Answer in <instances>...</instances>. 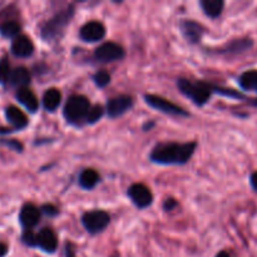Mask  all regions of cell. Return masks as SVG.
<instances>
[{"instance_id":"6da1fadb","label":"cell","mask_w":257,"mask_h":257,"mask_svg":"<svg viewBox=\"0 0 257 257\" xmlns=\"http://www.w3.org/2000/svg\"><path fill=\"white\" fill-rule=\"evenodd\" d=\"M196 148L197 142H162L153 147L150 153V160L157 165H186L193 156Z\"/></svg>"},{"instance_id":"7a4b0ae2","label":"cell","mask_w":257,"mask_h":257,"mask_svg":"<svg viewBox=\"0 0 257 257\" xmlns=\"http://www.w3.org/2000/svg\"><path fill=\"white\" fill-rule=\"evenodd\" d=\"M177 87L183 95L192 100L196 105L202 107L210 100L211 95L216 93L217 85L202 80H191L180 78L177 80Z\"/></svg>"},{"instance_id":"3957f363","label":"cell","mask_w":257,"mask_h":257,"mask_svg":"<svg viewBox=\"0 0 257 257\" xmlns=\"http://www.w3.org/2000/svg\"><path fill=\"white\" fill-rule=\"evenodd\" d=\"M74 12L75 8L72 4L55 13L50 19H48L47 22L40 25V37L45 42H53V40L62 37L64 29L69 25L70 20L74 17Z\"/></svg>"},{"instance_id":"277c9868","label":"cell","mask_w":257,"mask_h":257,"mask_svg":"<svg viewBox=\"0 0 257 257\" xmlns=\"http://www.w3.org/2000/svg\"><path fill=\"white\" fill-rule=\"evenodd\" d=\"M89 108L90 102L85 95L74 94L68 98L63 114L68 123L73 125H79L82 122H85Z\"/></svg>"},{"instance_id":"5b68a950","label":"cell","mask_w":257,"mask_h":257,"mask_svg":"<svg viewBox=\"0 0 257 257\" xmlns=\"http://www.w3.org/2000/svg\"><path fill=\"white\" fill-rule=\"evenodd\" d=\"M110 222L109 213L103 210H92L82 216V223L85 230L92 235L99 233L107 228Z\"/></svg>"},{"instance_id":"8992f818","label":"cell","mask_w":257,"mask_h":257,"mask_svg":"<svg viewBox=\"0 0 257 257\" xmlns=\"http://www.w3.org/2000/svg\"><path fill=\"white\" fill-rule=\"evenodd\" d=\"M145 100L150 107L155 108V109L160 110V112L165 113V114L176 115V117H188L187 110L183 109L176 103L171 102L170 99L161 97L157 94H145Z\"/></svg>"},{"instance_id":"52a82bcc","label":"cell","mask_w":257,"mask_h":257,"mask_svg":"<svg viewBox=\"0 0 257 257\" xmlns=\"http://www.w3.org/2000/svg\"><path fill=\"white\" fill-rule=\"evenodd\" d=\"M124 55L125 52L124 49H123L122 45L113 42L103 43V44H100L94 52L95 59H97L98 62L102 63L118 62V60L123 59Z\"/></svg>"},{"instance_id":"ba28073f","label":"cell","mask_w":257,"mask_h":257,"mask_svg":"<svg viewBox=\"0 0 257 257\" xmlns=\"http://www.w3.org/2000/svg\"><path fill=\"white\" fill-rule=\"evenodd\" d=\"M128 197L131 198L136 207L141 208H147L152 205L153 202V195L151 192L150 188L143 183H135L131 186L127 191Z\"/></svg>"},{"instance_id":"9c48e42d","label":"cell","mask_w":257,"mask_h":257,"mask_svg":"<svg viewBox=\"0 0 257 257\" xmlns=\"http://www.w3.org/2000/svg\"><path fill=\"white\" fill-rule=\"evenodd\" d=\"M133 104H135L133 97L127 94H120L108 100L105 112L110 118H118L127 113L133 107Z\"/></svg>"},{"instance_id":"30bf717a","label":"cell","mask_w":257,"mask_h":257,"mask_svg":"<svg viewBox=\"0 0 257 257\" xmlns=\"http://www.w3.org/2000/svg\"><path fill=\"white\" fill-rule=\"evenodd\" d=\"M180 29L185 39L190 44H198L205 33V28L200 23L192 19H182L180 22Z\"/></svg>"},{"instance_id":"8fae6325","label":"cell","mask_w":257,"mask_h":257,"mask_svg":"<svg viewBox=\"0 0 257 257\" xmlns=\"http://www.w3.org/2000/svg\"><path fill=\"white\" fill-rule=\"evenodd\" d=\"M79 37L80 39L88 43L99 42L105 37V27L97 20L88 22L80 28Z\"/></svg>"},{"instance_id":"7c38bea8","label":"cell","mask_w":257,"mask_h":257,"mask_svg":"<svg viewBox=\"0 0 257 257\" xmlns=\"http://www.w3.org/2000/svg\"><path fill=\"white\" fill-rule=\"evenodd\" d=\"M40 218H42V212L33 203H25L20 210L19 221L25 230H32L33 227H35L40 222Z\"/></svg>"},{"instance_id":"4fadbf2b","label":"cell","mask_w":257,"mask_h":257,"mask_svg":"<svg viewBox=\"0 0 257 257\" xmlns=\"http://www.w3.org/2000/svg\"><path fill=\"white\" fill-rule=\"evenodd\" d=\"M252 47L253 40L251 38H237V39L231 40L220 49H216V53L223 55H238L250 50Z\"/></svg>"},{"instance_id":"5bb4252c","label":"cell","mask_w":257,"mask_h":257,"mask_svg":"<svg viewBox=\"0 0 257 257\" xmlns=\"http://www.w3.org/2000/svg\"><path fill=\"white\" fill-rule=\"evenodd\" d=\"M37 247L48 253H53L57 250L58 237L53 228L44 227L37 233Z\"/></svg>"},{"instance_id":"9a60e30c","label":"cell","mask_w":257,"mask_h":257,"mask_svg":"<svg viewBox=\"0 0 257 257\" xmlns=\"http://www.w3.org/2000/svg\"><path fill=\"white\" fill-rule=\"evenodd\" d=\"M12 53L18 58H28L34 53V44L27 35H18L13 39Z\"/></svg>"},{"instance_id":"2e32d148","label":"cell","mask_w":257,"mask_h":257,"mask_svg":"<svg viewBox=\"0 0 257 257\" xmlns=\"http://www.w3.org/2000/svg\"><path fill=\"white\" fill-rule=\"evenodd\" d=\"M5 117L9 120L10 124L14 125V128H17V130H24L28 123H29L25 113L18 107H15V105H9L5 109Z\"/></svg>"},{"instance_id":"e0dca14e","label":"cell","mask_w":257,"mask_h":257,"mask_svg":"<svg viewBox=\"0 0 257 257\" xmlns=\"http://www.w3.org/2000/svg\"><path fill=\"white\" fill-rule=\"evenodd\" d=\"M17 99L19 100L20 104L24 105L25 109L29 110V112L32 113L37 112L38 108H39V102H38L37 95H35L34 92H33L32 89H29L28 87L18 89Z\"/></svg>"},{"instance_id":"ac0fdd59","label":"cell","mask_w":257,"mask_h":257,"mask_svg":"<svg viewBox=\"0 0 257 257\" xmlns=\"http://www.w3.org/2000/svg\"><path fill=\"white\" fill-rule=\"evenodd\" d=\"M30 80H32V74H30L29 69L25 67H18L12 70L9 77V82L13 87H17L19 89L22 88H27L29 85Z\"/></svg>"},{"instance_id":"d6986e66","label":"cell","mask_w":257,"mask_h":257,"mask_svg":"<svg viewBox=\"0 0 257 257\" xmlns=\"http://www.w3.org/2000/svg\"><path fill=\"white\" fill-rule=\"evenodd\" d=\"M62 102V93L58 88H49L43 94V107L48 112H54Z\"/></svg>"},{"instance_id":"ffe728a7","label":"cell","mask_w":257,"mask_h":257,"mask_svg":"<svg viewBox=\"0 0 257 257\" xmlns=\"http://www.w3.org/2000/svg\"><path fill=\"white\" fill-rule=\"evenodd\" d=\"M238 85L245 92L257 93V69H248L238 77Z\"/></svg>"},{"instance_id":"44dd1931","label":"cell","mask_w":257,"mask_h":257,"mask_svg":"<svg viewBox=\"0 0 257 257\" xmlns=\"http://www.w3.org/2000/svg\"><path fill=\"white\" fill-rule=\"evenodd\" d=\"M200 5L207 17L216 19L222 14L225 2L223 0H201Z\"/></svg>"},{"instance_id":"7402d4cb","label":"cell","mask_w":257,"mask_h":257,"mask_svg":"<svg viewBox=\"0 0 257 257\" xmlns=\"http://www.w3.org/2000/svg\"><path fill=\"white\" fill-rule=\"evenodd\" d=\"M99 173L93 168H85L79 175V185L84 190H92L99 182Z\"/></svg>"},{"instance_id":"603a6c76","label":"cell","mask_w":257,"mask_h":257,"mask_svg":"<svg viewBox=\"0 0 257 257\" xmlns=\"http://www.w3.org/2000/svg\"><path fill=\"white\" fill-rule=\"evenodd\" d=\"M20 32H22V24L18 20V18L0 23V33H2L3 37L13 38L14 39L18 35H20Z\"/></svg>"},{"instance_id":"cb8c5ba5","label":"cell","mask_w":257,"mask_h":257,"mask_svg":"<svg viewBox=\"0 0 257 257\" xmlns=\"http://www.w3.org/2000/svg\"><path fill=\"white\" fill-rule=\"evenodd\" d=\"M104 108L102 107L100 104H95V105H90L89 110H88L87 118H85V123L88 124H93V123H97L100 118L104 115Z\"/></svg>"},{"instance_id":"d4e9b609","label":"cell","mask_w":257,"mask_h":257,"mask_svg":"<svg viewBox=\"0 0 257 257\" xmlns=\"http://www.w3.org/2000/svg\"><path fill=\"white\" fill-rule=\"evenodd\" d=\"M10 73H12V69H10V63L8 57H3L0 59V83H7L9 82Z\"/></svg>"},{"instance_id":"484cf974","label":"cell","mask_w":257,"mask_h":257,"mask_svg":"<svg viewBox=\"0 0 257 257\" xmlns=\"http://www.w3.org/2000/svg\"><path fill=\"white\" fill-rule=\"evenodd\" d=\"M93 80H94V84L97 87L104 88L110 83V74L104 69L98 70L94 74V77H93Z\"/></svg>"},{"instance_id":"4316f807","label":"cell","mask_w":257,"mask_h":257,"mask_svg":"<svg viewBox=\"0 0 257 257\" xmlns=\"http://www.w3.org/2000/svg\"><path fill=\"white\" fill-rule=\"evenodd\" d=\"M22 241L29 247H37V233L33 232V230H25L23 232Z\"/></svg>"},{"instance_id":"83f0119b","label":"cell","mask_w":257,"mask_h":257,"mask_svg":"<svg viewBox=\"0 0 257 257\" xmlns=\"http://www.w3.org/2000/svg\"><path fill=\"white\" fill-rule=\"evenodd\" d=\"M0 143L7 146V147L12 148L13 151H17V152H22L23 151V145L17 140H2Z\"/></svg>"},{"instance_id":"f1b7e54d","label":"cell","mask_w":257,"mask_h":257,"mask_svg":"<svg viewBox=\"0 0 257 257\" xmlns=\"http://www.w3.org/2000/svg\"><path fill=\"white\" fill-rule=\"evenodd\" d=\"M40 212L45 213V215L50 216V217H54V216H57L59 213V211H58V208L55 206L48 203V205H43V207L40 208Z\"/></svg>"},{"instance_id":"f546056e","label":"cell","mask_w":257,"mask_h":257,"mask_svg":"<svg viewBox=\"0 0 257 257\" xmlns=\"http://www.w3.org/2000/svg\"><path fill=\"white\" fill-rule=\"evenodd\" d=\"M177 206H178V202L175 200V198H167V200L165 201V203H163V208H165V211H167V212L172 211L173 208L177 207Z\"/></svg>"},{"instance_id":"4dcf8cb0","label":"cell","mask_w":257,"mask_h":257,"mask_svg":"<svg viewBox=\"0 0 257 257\" xmlns=\"http://www.w3.org/2000/svg\"><path fill=\"white\" fill-rule=\"evenodd\" d=\"M65 257H75V247L72 242H67L65 243Z\"/></svg>"},{"instance_id":"1f68e13d","label":"cell","mask_w":257,"mask_h":257,"mask_svg":"<svg viewBox=\"0 0 257 257\" xmlns=\"http://www.w3.org/2000/svg\"><path fill=\"white\" fill-rule=\"evenodd\" d=\"M250 186L252 191H255L257 193V171H253L250 175Z\"/></svg>"},{"instance_id":"d6a6232c","label":"cell","mask_w":257,"mask_h":257,"mask_svg":"<svg viewBox=\"0 0 257 257\" xmlns=\"http://www.w3.org/2000/svg\"><path fill=\"white\" fill-rule=\"evenodd\" d=\"M8 253V246L5 243L0 242V257H4Z\"/></svg>"},{"instance_id":"836d02e7","label":"cell","mask_w":257,"mask_h":257,"mask_svg":"<svg viewBox=\"0 0 257 257\" xmlns=\"http://www.w3.org/2000/svg\"><path fill=\"white\" fill-rule=\"evenodd\" d=\"M216 257H231V256H230V253L227 252V251L222 250V251H220V252H218L217 255H216Z\"/></svg>"},{"instance_id":"e575fe53","label":"cell","mask_w":257,"mask_h":257,"mask_svg":"<svg viewBox=\"0 0 257 257\" xmlns=\"http://www.w3.org/2000/svg\"><path fill=\"white\" fill-rule=\"evenodd\" d=\"M9 132H12V130H10V128L0 127V135H2V133H9Z\"/></svg>"},{"instance_id":"d590c367","label":"cell","mask_w":257,"mask_h":257,"mask_svg":"<svg viewBox=\"0 0 257 257\" xmlns=\"http://www.w3.org/2000/svg\"><path fill=\"white\" fill-rule=\"evenodd\" d=\"M248 100H250L248 103H250L251 105H253V107H257V97L253 98V99H248Z\"/></svg>"}]
</instances>
